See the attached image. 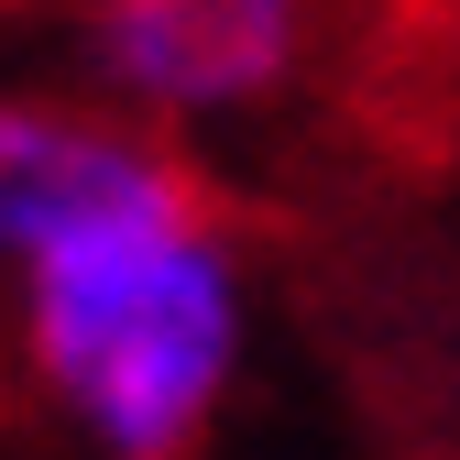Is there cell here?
Listing matches in <instances>:
<instances>
[{"label":"cell","mask_w":460,"mask_h":460,"mask_svg":"<svg viewBox=\"0 0 460 460\" xmlns=\"http://www.w3.org/2000/svg\"><path fill=\"white\" fill-rule=\"evenodd\" d=\"M187 164H198L187 143H164L154 121H121V110L0 99V285H22V263L88 208H121Z\"/></svg>","instance_id":"3"},{"label":"cell","mask_w":460,"mask_h":460,"mask_svg":"<svg viewBox=\"0 0 460 460\" xmlns=\"http://www.w3.org/2000/svg\"><path fill=\"white\" fill-rule=\"evenodd\" d=\"M351 0H99V66L154 110H252L318 77Z\"/></svg>","instance_id":"2"},{"label":"cell","mask_w":460,"mask_h":460,"mask_svg":"<svg viewBox=\"0 0 460 460\" xmlns=\"http://www.w3.org/2000/svg\"><path fill=\"white\" fill-rule=\"evenodd\" d=\"M0 12H33V0H0Z\"/></svg>","instance_id":"4"},{"label":"cell","mask_w":460,"mask_h":460,"mask_svg":"<svg viewBox=\"0 0 460 460\" xmlns=\"http://www.w3.org/2000/svg\"><path fill=\"white\" fill-rule=\"evenodd\" d=\"M230 230L242 198L208 164H187L121 208H88L22 263V373L110 460H198L230 373Z\"/></svg>","instance_id":"1"}]
</instances>
